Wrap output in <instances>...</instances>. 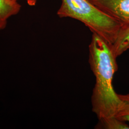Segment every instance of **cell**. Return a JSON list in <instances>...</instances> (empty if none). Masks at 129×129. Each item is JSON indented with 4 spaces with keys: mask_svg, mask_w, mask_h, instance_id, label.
<instances>
[{
    "mask_svg": "<svg viewBox=\"0 0 129 129\" xmlns=\"http://www.w3.org/2000/svg\"><path fill=\"white\" fill-rule=\"evenodd\" d=\"M13 1H17V0H11ZM27 2L28 5L30 6H35L37 0H26Z\"/></svg>",
    "mask_w": 129,
    "mask_h": 129,
    "instance_id": "8",
    "label": "cell"
},
{
    "mask_svg": "<svg viewBox=\"0 0 129 129\" xmlns=\"http://www.w3.org/2000/svg\"><path fill=\"white\" fill-rule=\"evenodd\" d=\"M116 58L111 46L99 36L92 34L88 62L95 77V84L91 101L92 112L99 120L116 116L121 104L112 83L118 70Z\"/></svg>",
    "mask_w": 129,
    "mask_h": 129,
    "instance_id": "1",
    "label": "cell"
},
{
    "mask_svg": "<svg viewBox=\"0 0 129 129\" xmlns=\"http://www.w3.org/2000/svg\"><path fill=\"white\" fill-rule=\"evenodd\" d=\"M121 104L115 117L120 120L129 122V93L119 94Z\"/></svg>",
    "mask_w": 129,
    "mask_h": 129,
    "instance_id": "7",
    "label": "cell"
},
{
    "mask_svg": "<svg viewBox=\"0 0 129 129\" xmlns=\"http://www.w3.org/2000/svg\"><path fill=\"white\" fill-rule=\"evenodd\" d=\"M96 129H129V126L126 122L112 117L107 119L99 120L96 126Z\"/></svg>",
    "mask_w": 129,
    "mask_h": 129,
    "instance_id": "6",
    "label": "cell"
},
{
    "mask_svg": "<svg viewBox=\"0 0 129 129\" xmlns=\"http://www.w3.org/2000/svg\"><path fill=\"white\" fill-rule=\"evenodd\" d=\"M111 47L116 58L129 49V25L122 26L115 42Z\"/></svg>",
    "mask_w": 129,
    "mask_h": 129,
    "instance_id": "5",
    "label": "cell"
},
{
    "mask_svg": "<svg viewBox=\"0 0 129 129\" xmlns=\"http://www.w3.org/2000/svg\"><path fill=\"white\" fill-rule=\"evenodd\" d=\"M21 7L17 1L0 0V30L6 27L8 19L18 14Z\"/></svg>",
    "mask_w": 129,
    "mask_h": 129,
    "instance_id": "4",
    "label": "cell"
},
{
    "mask_svg": "<svg viewBox=\"0 0 129 129\" xmlns=\"http://www.w3.org/2000/svg\"><path fill=\"white\" fill-rule=\"evenodd\" d=\"M102 12L123 26L129 25V0H88Z\"/></svg>",
    "mask_w": 129,
    "mask_h": 129,
    "instance_id": "3",
    "label": "cell"
},
{
    "mask_svg": "<svg viewBox=\"0 0 129 129\" xmlns=\"http://www.w3.org/2000/svg\"><path fill=\"white\" fill-rule=\"evenodd\" d=\"M57 14L81 22L110 46L115 42L123 25L102 12L88 0H62Z\"/></svg>",
    "mask_w": 129,
    "mask_h": 129,
    "instance_id": "2",
    "label": "cell"
}]
</instances>
